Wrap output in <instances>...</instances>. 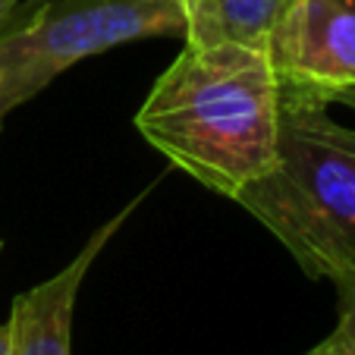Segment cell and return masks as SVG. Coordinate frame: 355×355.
Instances as JSON below:
<instances>
[{
    "instance_id": "1",
    "label": "cell",
    "mask_w": 355,
    "mask_h": 355,
    "mask_svg": "<svg viewBox=\"0 0 355 355\" xmlns=\"http://www.w3.org/2000/svg\"><path fill=\"white\" fill-rule=\"evenodd\" d=\"M135 126L173 167L236 198L277 164L280 82L264 51L195 47L164 69Z\"/></svg>"
},
{
    "instance_id": "2",
    "label": "cell",
    "mask_w": 355,
    "mask_h": 355,
    "mask_svg": "<svg viewBox=\"0 0 355 355\" xmlns=\"http://www.w3.org/2000/svg\"><path fill=\"white\" fill-rule=\"evenodd\" d=\"M239 201L311 280L355 270V129L315 98L280 94L277 164Z\"/></svg>"
},
{
    "instance_id": "3",
    "label": "cell",
    "mask_w": 355,
    "mask_h": 355,
    "mask_svg": "<svg viewBox=\"0 0 355 355\" xmlns=\"http://www.w3.org/2000/svg\"><path fill=\"white\" fill-rule=\"evenodd\" d=\"M180 0H47L19 26L0 22V126L69 67L141 38H180Z\"/></svg>"
},
{
    "instance_id": "4",
    "label": "cell",
    "mask_w": 355,
    "mask_h": 355,
    "mask_svg": "<svg viewBox=\"0 0 355 355\" xmlns=\"http://www.w3.org/2000/svg\"><path fill=\"white\" fill-rule=\"evenodd\" d=\"M280 94L330 104L355 88V0H295L268 47Z\"/></svg>"
},
{
    "instance_id": "5",
    "label": "cell",
    "mask_w": 355,
    "mask_h": 355,
    "mask_svg": "<svg viewBox=\"0 0 355 355\" xmlns=\"http://www.w3.org/2000/svg\"><path fill=\"white\" fill-rule=\"evenodd\" d=\"M135 201H129L123 211H116L104 227L92 233V239L79 248V255L57 270L51 280L32 286L28 293L16 295L13 315H10V340H13V355H73V315H76V299H79L82 280H85L88 268L94 258L104 252L114 233L129 220L135 211Z\"/></svg>"
},
{
    "instance_id": "6",
    "label": "cell",
    "mask_w": 355,
    "mask_h": 355,
    "mask_svg": "<svg viewBox=\"0 0 355 355\" xmlns=\"http://www.w3.org/2000/svg\"><path fill=\"white\" fill-rule=\"evenodd\" d=\"M295 0H180L186 44H242L268 54L270 38Z\"/></svg>"
},
{
    "instance_id": "7",
    "label": "cell",
    "mask_w": 355,
    "mask_h": 355,
    "mask_svg": "<svg viewBox=\"0 0 355 355\" xmlns=\"http://www.w3.org/2000/svg\"><path fill=\"white\" fill-rule=\"evenodd\" d=\"M336 302H340V318L336 330L324 340V346L336 355H355V270L336 277Z\"/></svg>"
},
{
    "instance_id": "8",
    "label": "cell",
    "mask_w": 355,
    "mask_h": 355,
    "mask_svg": "<svg viewBox=\"0 0 355 355\" xmlns=\"http://www.w3.org/2000/svg\"><path fill=\"white\" fill-rule=\"evenodd\" d=\"M0 355H13V340H10V324H0Z\"/></svg>"
},
{
    "instance_id": "9",
    "label": "cell",
    "mask_w": 355,
    "mask_h": 355,
    "mask_svg": "<svg viewBox=\"0 0 355 355\" xmlns=\"http://www.w3.org/2000/svg\"><path fill=\"white\" fill-rule=\"evenodd\" d=\"M330 104H346V107H352V110H355V88L334 94V98H330Z\"/></svg>"
},
{
    "instance_id": "10",
    "label": "cell",
    "mask_w": 355,
    "mask_h": 355,
    "mask_svg": "<svg viewBox=\"0 0 355 355\" xmlns=\"http://www.w3.org/2000/svg\"><path fill=\"white\" fill-rule=\"evenodd\" d=\"M16 3H19V0H0V22L7 19V16H10V10H13Z\"/></svg>"
},
{
    "instance_id": "11",
    "label": "cell",
    "mask_w": 355,
    "mask_h": 355,
    "mask_svg": "<svg viewBox=\"0 0 355 355\" xmlns=\"http://www.w3.org/2000/svg\"><path fill=\"white\" fill-rule=\"evenodd\" d=\"M305 355H336V352H330V349L324 346V343H318V346L311 349V352H305Z\"/></svg>"
},
{
    "instance_id": "12",
    "label": "cell",
    "mask_w": 355,
    "mask_h": 355,
    "mask_svg": "<svg viewBox=\"0 0 355 355\" xmlns=\"http://www.w3.org/2000/svg\"><path fill=\"white\" fill-rule=\"evenodd\" d=\"M0 245H3V242H0Z\"/></svg>"
}]
</instances>
